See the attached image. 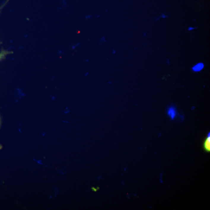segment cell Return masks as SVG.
<instances>
[{
  "mask_svg": "<svg viewBox=\"0 0 210 210\" xmlns=\"http://www.w3.org/2000/svg\"><path fill=\"white\" fill-rule=\"evenodd\" d=\"M203 147L205 151L207 152H210V134L208 133V136L206 139L205 140L203 144Z\"/></svg>",
  "mask_w": 210,
  "mask_h": 210,
  "instance_id": "obj_1",
  "label": "cell"
},
{
  "mask_svg": "<svg viewBox=\"0 0 210 210\" xmlns=\"http://www.w3.org/2000/svg\"><path fill=\"white\" fill-rule=\"evenodd\" d=\"M168 114L171 119L173 120L176 116V111L174 107H171L168 109Z\"/></svg>",
  "mask_w": 210,
  "mask_h": 210,
  "instance_id": "obj_2",
  "label": "cell"
},
{
  "mask_svg": "<svg viewBox=\"0 0 210 210\" xmlns=\"http://www.w3.org/2000/svg\"><path fill=\"white\" fill-rule=\"evenodd\" d=\"M204 64L203 63H198L192 67V69L195 72H199L203 69Z\"/></svg>",
  "mask_w": 210,
  "mask_h": 210,
  "instance_id": "obj_3",
  "label": "cell"
},
{
  "mask_svg": "<svg viewBox=\"0 0 210 210\" xmlns=\"http://www.w3.org/2000/svg\"><path fill=\"white\" fill-rule=\"evenodd\" d=\"M8 53H11V52H6V51H2V52H0V60L4 58L5 56Z\"/></svg>",
  "mask_w": 210,
  "mask_h": 210,
  "instance_id": "obj_4",
  "label": "cell"
},
{
  "mask_svg": "<svg viewBox=\"0 0 210 210\" xmlns=\"http://www.w3.org/2000/svg\"><path fill=\"white\" fill-rule=\"evenodd\" d=\"M92 191H93L94 192H97V190H99V187H97L96 188H95L94 187H92Z\"/></svg>",
  "mask_w": 210,
  "mask_h": 210,
  "instance_id": "obj_5",
  "label": "cell"
},
{
  "mask_svg": "<svg viewBox=\"0 0 210 210\" xmlns=\"http://www.w3.org/2000/svg\"><path fill=\"white\" fill-rule=\"evenodd\" d=\"M2 148V146L0 145V149H1Z\"/></svg>",
  "mask_w": 210,
  "mask_h": 210,
  "instance_id": "obj_6",
  "label": "cell"
}]
</instances>
